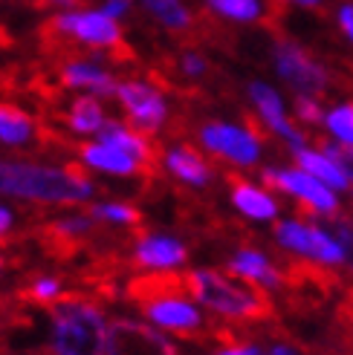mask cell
<instances>
[{
  "label": "cell",
  "mask_w": 353,
  "mask_h": 355,
  "mask_svg": "<svg viewBox=\"0 0 353 355\" xmlns=\"http://www.w3.org/2000/svg\"><path fill=\"white\" fill-rule=\"evenodd\" d=\"M330 225H333V232L342 237V243L347 245V272L353 275V217L350 214H339V217L330 220Z\"/></svg>",
  "instance_id": "1f68e13d"
},
{
  "label": "cell",
  "mask_w": 353,
  "mask_h": 355,
  "mask_svg": "<svg viewBox=\"0 0 353 355\" xmlns=\"http://www.w3.org/2000/svg\"><path fill=\"white\" fill-rule=\"evenodd\" d=\"M290 107H293V119L302 128H322L327 113V104L322 101V96H293Z\"/></svg>",
  "instance_id": "484cf974"
},
{
  "label": "cell",
  "mask_w": 353,
  "mask_h": 355,
  "mask_svg": "<svg viewBox=\"0 0 353 355\" xmlns=\"http://www.w3.org/2000/svg\"><path fill=\"white\" fill-rule=\"evenodd\" d=\"M24 295L35 300V304H52V300L61 297V283L56 277H38Z\"/></svg>",
  "instance_id": "f1b7e54d"
},
{
  "label": "cell",
  "mask_w": 353,
  "mask_h": 355,
  "mask_svg": "<svg viewBox=\"0 0 353 355\" xmlns=\"http://www.w3.org/2000/svg\"><path fill=\"white\" fill-rule=\"evenodd\" d=\"M165 168L171 176H176L183 185H191V188H206L211 182V176H215L208 159L188 145L168 148L165 150Z\"/></svg>",
  "instance_id": "e0dca14e"
},
{
  "label": "cell",
  "mask_w": 353,
  "mask_h": 355,
  "mask_svg": "<svg viewBox=\"0 0 353 355\" xmlns=\"http://www.w3.org/2000/svg\"><path fill=\"white\" fill-rule=\"evenodd\" d=\"M261 182L272 188L281 197H290L307 217L333 220L345 211V197L339 191L327 188L322 180H315L304 168L293 165H263L261 168Z\"/></svg>",
  "instance_id": "8992f818"
},
{
  "label": "cell",
  "mask_w": 353,
  "mask_h": 355,
  "mask_svg": "<svg viewBox=\"0 0 353 355\" xmlns=\"http://www.w3.org/2000/svg\"><path fill=\"white\" fill-rule=\"evenodd\" d=\"M9 228H12V211L6 205H0V237H3Z\"/></svg>",
  "instance_id": "74e56055"
},
{
  "label": "cell",
  "mask_w": 353,
  "mask_h": 355,
  "mask_svg": "<svg viewBox=\"0 0 353 355\" xmlns=\"http://www.w3.org/2000/svg\"><path fill=\"white\" fill-rule=\"evenodd\" d=\"M330 145V150L336 153L342 162H345V168H347V176H350V185H353V150H345V148H339V145H333V141H327Z\"/></svg>",
  "instance_id": "d590c367"
},
{
  "label": "cell",
  "mask_w": 353,
  "mask_h": 355,
  "mask_svg": "<svg viewBox=\"0 0 353 355\" xmlns=\"http://www.w3.org/2000/svg\"><path fill=\"white\" fill-rule=\"evenodd\" d=\"M272 240L284 254L319 269H347V245L333 232L330 220L281 217L272 223Z\"/></svg>",
  "instance_id": "5b68a950"
},
{
  "label": "cell",
  "mask_w": 353,
  "mask_h": 355,
  "mask_svg": "<svg viewBox=\"0 0 353 355\" xmlns=\"http://www.w3.org/2000/svg\"><path fill=\"white\" fill-rule=\"evenodd\" d=\"M270 64L275 78L293 96H325L333 87L330 67L295 38H275L270 46Z\"/></svg>",
  "instance_id": "52a82bcc"
},
{
  "label": "cell",
  "mask_w": 353,
  "mask_h": 355,
  "mask_svg": "<svg viewBox=\"0 0 353 355\" xmlns=\"http://www.w3.org/2000/svg\"><path fill=\"white\" fill-rule=\"evenodd\" d=\"M52 29L69 35L87 46H101V49H116L122 46V29L116 17L99 12H64L52 21Z\"/></svg>",
  "instance_id": "8fae6325"
},
{
  "label": "cell",
  "mask_w": 353,
  "mask_h": 355,
  "mask_svg": "<svg viewBox=\"0 0 353 355\" xmlns=\"http://www.w3.org/2000/svg\"><path fill=\"white\" fill-rule=\"evenodd\" d=\"M128 295L136 300L142 312L156 327H163L176 335H191L203 329V312L200 304L188 295L186 280L174 277L171 272H160L151 277H136Z\"/></svg>",
  "instance_id": "7a4b0ae2"
},
{
  "label": "cell",
  "mask_w": 353,
  "mask_h": 355,
  "mask_svg": "<svg viewBox=\"0 0 353 355\" xmlns=\"http://www.w3.org/2000/svg\"><path fill=\"white\" fill-rule=\"evenodd\" d=\"M200 148L235 171H252L263 159V136L249 121L211 119L197 130Z\"/></svg>",
  "instance_id": "ba28073f"
},
{
  "label": "cell",
  "mask_w": 353,
  "mask_h": 355,
  "mask_svg": "<svg viewBox=\"0 0 353 355\" xmlns=\"http://www.w3.org/2000/svg\"><path fill=\"white\" fill-rule=\"evenodd\" d=\"M267 355H298V349L293 344H284V341H275L267 347Z\"/></svg>",
  "instance_id": "8d00e7d4"
},
{
  "label": "cell",
  "mask_w": 353,
  "mask_h": 355,
  "mask_svg": "<svg viewBox=\"0 0 353 355\" xmlns=\"http://www.w3.org/2000/svg\"><path fill=\"white\" fill-rule=\"evenodd\" d=\"M32 139V119L15 107H0V141L9 148H21Z\"/></svg>",
  "instance_id": "d4e9b609"
},
{
  "label": "cell",
  "mask_w": 353,
  "mask_h": 355,
  "mask_svg": "<svg viewBox=\"0 0 353 355\" xmlns=\"http://www.w3.org/2000/svg\"><path fill=\"white\" fill-rule=\"evenodd\" d=\"M206 9L211 15L223 17L229 24H261L267 17V3L263 0H206Z\"/></svg>",
  "instance_id": "7402d4cb"
},
{
  "label": "cell",
  "mask_w": 353,
  "mask_h": 355,
  "mask_svg": "<svg viewBox=\"0 0 353 355\" xmlns=\"http://www.w3.org/2000/svg\"><path fill=\"white\" fill-rule=\"evenodd\" d=\"M81 159L87 168L101 171V173H113V176H133L139 173L142 162H136L133 156H128L125 150H119L113 145H104V141H90V145L81 148Z\"/></svg>",
  "instance_id": "ac0fdd59"
},
{
  "label": "cell",
  "mask_w": 353,
  "mask_h": 355,
  "mask_svg": "<svg viewBox=\"0 0 353 355\" xmlns=\"http://www.w3.org/2000/svg\"><path fill=\"white\" fill-rule=\"evenodd\" d=\"M293 162H295L298 168H304L307 173H313L315 180H322L327 188L339 191L342 197H347V193L353 191L345 162L330 150L327 141H322V145H310V141H307L304 148L293 150Z\"/></svg>",
  "instance_id": "9a60e30c"
},
{
  "label": "cell",
  "mask_w": 353,
  "mask_h": 355,
  "mask_svg": "<svg viewBox=\"0 0 353 355\" xmlns=\"http://www.w3.org/2000/svg\"><path fill=\"white\" fill-rule=\"evenodd\" d=\"M108 355H180V352L154 327L131 321V318H116L108 332Z\"/></svg>",
  "instance_id": "7c38bea8"
},
{
  "label": "cell",
  "mask_w": 353,
  "mask_h": 355,
  "mask_svg": "<svg viewBox=\"0 0 353 355\" xmlns=\"http://www.w3.org/2000/svg\"><path fill=\"white\" fill-rule=\"evenodd\" d=\"M116 96L122 101V107L128 110L131 124L142 133H156L168 119V104L163 93L156 87L145 81H119Z\"/></svg>",
  "instance_id": "30bf717a"
},
{
  "label": "cell",
  "mask_w": 353,
  "mask_h": 355,
  "mask_svg": "<svg viewBox=\"0 0 353 355\" xmlns=\"http://www.w3.org/2000/svg\"><path fill=\"white\" fill-rule=\"evenodd\" d=\"M49 355H108V321L96 304L84 297H61L52 304Z\"/></svg>",
  "instance_id": "277c9868"
},
{
  "label": "cell",
  "mask_w": 353,
  "mask_h": 355,
  "mask_svg": "<svg viewBox=\"0 0 353 355\" xmlns=\"http://www.w3.org/2000/svg\"><path fill=\"white\" fill-rule=\"evenodd\" d=\"M99 141H104V145H113L119 150H125L128 156H133L136 162H148L151 159V145H148V139L139 133L136 128H125V124H119V121H108L104 128L99 130Z\"/></svg>",
  "instance_id": "44dd1931"
},
{
  "label": "cell",
  "mask_w": 353,
  "mask_h": 355,
  "mask_svg": "<svg viewBox=\"0 0 353 355\" xmlns=\"http://www.w3.org/2000/svg\"><path fill=\"white\" fill-rule=\"evenodd\" d=\"M347 208H350V217H353V191L347 193Z\"/></svg>",
  "instance_id": "ab89813d"
},
{
  "label": "cell",
  "mask_w": 353,
  "mask_h": 355,
  "mask_svg": "<svg viewBox=\"0 0 353 355\" xmlns=\"http://www.w3.org/2000/svg\"><path fill=\"white\" fill-rule=\"evenodd\" d=\"M0 193L29 202L76 205L90 200L93 182L81 168H52L35 162L0 159Z\"/></svg>",
  "instance_id": "6da1fadb"
},
{
  "label": "cell",
  "mask_w": 353,
  "mask_h": 355,
  "mask_svg": "<svg viewBox=\"0 0 353 355\" xmlns=\"http://www.w3.org/2000/svg\"><path fill=\"white\" fill-rule=\"evenodd\" d=\"M104 124H108V119H104L101 104L93 96H81L73 101V107H69V128L76 133H84V136L99 133Z\"/></svg>",
  "instance_id": "cb8c5ba5"
},
{
  "label": "cell",
  "mask_w": 353,
  "mask_h": 355,
  "mask_svg": "<svg viewBox=\"0 0 353 355\" xmlns=\"http://www.w3.org/2000/svg\"><path fill=\"white\" fill-rule=\"evenodd\" d=\"M61 78L67 87H73V90H87L93 96H113L116 93V81L110 78V73H104L101 67H96L90 61H69L61 69Z\"/></svg>",
  "instance_id": "d6986e66"
},
{
  "label": "cell",
  "mask_w": 353,
  "mask_h": 355,
  "mask_svg": "<svg viewBox=\"0 0 353 355\" xmlns=\"http://www.w3.org/2000/svg\"><path fill=\"white\" fill-rule=\"evenodd\" d=\"M322 133L333 145L353 150V98H339V101L327 104Z\"/></svg>",
  "instance_id": "ffe728a7"
},
{
  "label": "cell",
  "mask_w": 353,
  "mask_h": 355,
  "mask_svg": "<svg viewBox=\"0 0 353 355\" xmlns=\"http://www.w3.org/2000/svg\"><path fill=\"white\" fill-rule=\"evenodd\" d=\"M133 260L139 266H145V269H154V272H174L188 260V248L176 237L151 234V237H142L136 243Z\"/></svg>",
  "instance_id": "2e32d148"
},
{
  "label": "cell",
  "mask_w": 353,
  "mask_h": 355,
  "mask_svg": "<svg viewBox=\"0 0 353 355\" xmlns=\"http://www.w3.org/2000/svg\"><path fill=\"white\" fill-rule=\"evenodd\" d=\"M281 6H290V9H302V12H315L322 9L327 0H278Z\"/></svg>",
  "instance_id": "e575fe53"
},
{
  "label": "cell",
  "mask_w": 353,
  "mask_h": 355,
  "mask_svg": "<svg viewBox=\"0 0 353 355\" xmlns=\"http://www.w3.org/2000/svg\"><path fill=\"white\" fill-rule=\"evenodd\" d=\"M333 24H336L342 41L353 49V0H339L336 9H333Z\"/></svg>",
  "instance_id": "f546056e"
},
{
  "label": "cell",
  "mask_w": 353,
  "mask_h": 355,
  "mask_svg": "<svg viewBox=\"0 0 353 355\" xmlns=\"http://www.w3.org/2000/svg\"><path fill=\"white\" fill-rule=\"evenodd\" d=\"M232 208L249 223H278L281 220V200L272 188L255 180H232L229 191Z\"/></svg>",
  "instance_id": "5bb4252c"
},
{
  "label": "cell",
  "mask_w": 353,
  "mask_h": 355,
  "mask_svg": "<svg viewBox=\"0 0 353 355\" xmlns=\"http://www.w3.org/2000/svg\"><path fill=\"white\" fill-rule=\"evenodd\" d=\"M226 272L252 283L261 292H278L287 280L284 272L278 269V263L255 245H240L238 252H232V257L226 260Z\"/></svg>",
  "instance_id": "4fadbf2b"
},
{
  "label": "cell",
  "mask_w": 353,
  "mask_h": 355,
  "mask_svg": "<svg viewBox=\"0 0 353 355\" xmlns=\"http://www.w3.org/2000/svg\"><path fill=\"white\" fill-rule=\"evenodd\" d=\"M93 217L119 223V225H133V223H139V211L125 202H101V205H93Z\"/></svg>",
  "instance_id": "4316f807"
},
{
  "label": "cell",
  "mask_w": 353,
  "mask_h": 355,
  "mask_svg": "<svg viewBox=\"0 0 353 355\" xmlns=\"http://www.w3.org/2000/svg\"><path fill=\"white\" fill-rule=\"evenodd\" d=\"M128 9H131V0H104V6H101V12L116 17V21H119V17H125Z\"/></svg>",
  "instance_id": "836d02e7"
},
{
  "label": "cell",
  "mask_w": 353,
  "mask_h": 355,
  "mask_svg": "<svg viewBox=\"0 0 353 355\" xmlns=\"http://www.w3.org/2000/svg\"><path fill=\"white\" fill-rule=\"evenodd\" d=\"M246 98H249L261 128L267 130L272 139L284 141V145L290 148V153L304 148L310 141L304 128L293 119V107L287 104L284 93H281L275 84L263 81V78H252L249 84H246Z\"/></svg>",
  "instance_id": "9c48e42d"
},
{
  "label": "cell",
  "mask_w": 353,
  "mask_h": 355,
  "mask_svg": "<svg viewBox=\"0 0 353 355\" xmlns=\"http://www.w3.org/2000/svg\"><path fill=\"white\" fill-rule=\"evenodd\" d=\"M93 214L90 217H67V220H58L52 225V234L61 237V240H76V237H84L87 232L93 228Z\"/></svg>",
  "instance_id": "83f0119b"
},
{
  "label": "cell",
  "mask_w": 353,
  "mask_h": 355,
  "mask_svg": "<svg viewBox=\"0 0 353 355\" xmlns=\"http://www.w3.org/2000/svg\"><path fill=\"white\" fill-rule=\"evenodd\" d=\"M211 355H267V349H261L258 344H226Z\"/></svg>",
  "instance_id": "d6a6232c"
},
{
  "label": "cell",
  "mask_w": 353,
  "mask_h": 355,
  "mask_svg": "<svg viewBox=\"0 0 353 355\" xmlns=\"http://www.w3.org/2000/svg\"><path fill=\"white\" fill-rule=\"evenodd\" d=\"M186 289L197 304L226 321H258L270 312L267 295L229 272L194 269L186 277Z\"/></svg>",
  "instance_id": "3957f363"
},
{
  "label": "cell",
  "mask_w": 353,
  "mask_h": 355,
  "mask_svg": "<svg viewBox=\"0 0 353 355\" xmlns=\"http://www.w3.org/2000/svg\"><path fill=\"white\" fill-rule=\"evenodd\" d=\"M0 272H3V254H0Z\"/></svg>",
  "instance_id": "60d3db41"
},
{
  "label": "cell",
  "mask_w": 353,
  "mask_h": 355,
  "mask_svg": "<svg viewBox=\"0 0 353 355\" xmlns=\"http://www.w3.org/2000/svg\"><path fill=\"white\" fill-rule=\"evenodd\" d=\"M47 3H58V6H76L79 0H47Z\"/></svg>",
  "instance_id": "f35d334b"
},
{
  "label": "cell",
  "mask_w": 353,
  "mask_h": 355,
  "mask_svg": "<svg viewBox=\"0 0 353 355\" xmlns=\"http://www.w3.org/2000/svg\"><path fill=\"white\" fill-rule=\"evenodd\" d=\"M151 12V17L168 32H188L194 26V15L183 0H139Z\"/></svg>",
  "instance_id": "603a6c76"
},
{
  "label": "cell",
  "mask_w": 353,
  "mask_h": 355,
  "mask_svg": "<svg viewBox=\"0 0 353 355\" xmlns=\"http://www.w3.org/2000/svg\"><path fill=\"white\" fill-rule=\"evenodd\" d=\"M180 73H183L186 78H203V76L208 73L206 55H200V52H194V49L183 52V55H180Z\"/></svg>",
  "instance_id": "4dcf8cb0"
}]
</instances>
